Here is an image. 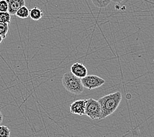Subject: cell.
Instances as JSON below:
<instances>
[{
    "mask_svg": "<svg viewBox=\"0 0 154 137\" xmlns=\"http://www.w3.org/2000/svg\"><path fill=\"white\" fill-rule=\"evenodd\" d=\"M11 131L7 126L0 125V137H10Z\"/></svg>",
    "mask_w": 154,
    "mask_h": 137,
    "instance_id": "cell-13",
    "label": "cell"
},
{
    "mask_svg": "<svg viewBox=\"0 0 154 137\" xmlns=\"http://www.w3.org/2000/svg\"><path fill=\"white\" fill-rule=\"evenodd\" d=\"M62 84L68 92L75 95L82 94L85 89L81 79L75 76L71 71L66 72L63 76Z\"/></svg>",
    "mask_w": 154,
    "mask_h": 137,
    "instance_id": "cell-2",
    "label": "cell"
},
{
    "mask_svg": "<svg viewBox=\"0 0 154 137\" xmlns=\"http://www.w3.org/2000/svg\"><path fill=\"white\" fill-rule=\"evenodd\" d=\"M85 115L91 119H100L101 115V107L98 100L93 98L87 99L86 101Z\"/></svg>",
    "mask_w": 154,
    "mask_h": 137,
    "instance_id": "cell-3",
    "label": "cell"
},
{
    "mask_svg": "<svg viewBox=\"0 0 154 137\" xmlns=\"http://www.w3.org/2000/svg\"><path fill=\"white\" fill-rule=\"evenodd\" d=\"M9 31V24L0 23V36L4 39L6 38Z\"/></svg>",
    "mask_w": 154,
    "mask_h": 137,
    "instance_id": "cell-12",
    "label": "cell"
},
{
    "mask_svg": "<svg viewBox=\"0 0 154 137\" xmlns=\"http://www.w3.org/2000/svg\"><path fill=\"white\" fill-rule=\"evenodd\" d=\"M86 100H75L70 105V111L72 114L80 116L85 115V107Z\"/></svg>",
    "mask_w": 154,
    "mask_h": 137,
    "instance_id": "cell-5",
    "label": "cell"
},
{
    "mask_svg": "<svg viewBox=\"0 0 154 137\" xmlns=\"http://www.w3.org/2000/svg\"><path fill=\"white\" fill-rule=\"evenodd\" d=\"M71 72L80 79H82L88 75V70L82 63L76 62L74 63L71 67Z\"/></svg>",
    "mask_w": 154,
    "mask_h": 137,
    "instance_id": "cell-6",
    "label": "cell"
},
{
    "mask_svg": "<svg viewBox=\"0 0 154 137\" xmlns=\"http://www.w3.org/2000/svg\"><path fill=\"white\" fill-rule=\"evenodd\" d=\"M29 9L25 5L19 8L15 13V15L20 19H26L29 17Z\"/></svg>",
    "mask_w": 154,
    "mask_h": 137,
    "instance_id": "cell-9",
    "label": "cell"
},
{
    "mask_svg": "<svg viewBox=\"0 0 154 137\" xmlns=\"http://www.w3.org/2000/svg\"><path fill=\"white\" fill-rule=\"evenodd\" d=\"M3 119V115L2 114V112L1 110H0V125L2 123Z\"/></svg>",
    "mask_w": 154,
    "mask_h": 137,
    "instance_id": "cell-15",
    "label": "cell"
},
{
    "mask_svg": "<svg viewBox=\"0 0 154 137\" xmlns=\"http://www.w3.org/2000/svg\"><path fill=\"white\" fill-rule=\"evenodd\" d=\"M29 17L34 20H39L43 17V12L39 8H34L29 11Z\"/></svg>",
    "mask_w": 154,
    "mask_h": 137,
    "instance_id": "cell-8",
    "label": "cell"
},
{
    "mask_svg": "<svg viewBox=\"0 0 154 137\" xmlns=\"http://www.w3.org/2000/svg\"><path fill=\"white\" fill-rule=\"evenodd\" d=\"M82 83L84 88L88 90H94L97 89L105 84L106 80L101 77L94 75H86L85 77L81 79Z\"/></svg>",
    "mask_w": 154,
    "mask_h": 137,
    "instance_id": "cell-4",
    "label": "cell"
},
{
    "mask_svg": "<svg viewBox=\"0 0 154 137\" xmlns=\"http://www.w3.org/2000/svg\"><path fill=\"white\" fill-rule=\"evenodd\" d=\"M3 39V38H2V36H0V44L2 43V42Z\"/></svg>",
    "mask_w": 154,
    "mask_h": 137,
    "instance_id": "cell-17",
    "label": "cell"
},
{
    "mask_svg": "<svg viewBox=\"0 0 154 137\" xmlns=\"http://www.w3.org/2000/svg\"><path fill=\"white\" fill-rule=\"evenodd\" d=\"M8 4L6 0H0V12H8Z\"/></svg>",
    "mask_w": 154,
    "mask_h": 137,
    "instance_id": "cell-14",
    "label": "cell"
},
{
    "mask_svg": "<svg viewBox=\"0 0 154 137\" xmlns=\"http://www.w3.org/2000/svg\"><path fill=\"white\" fill-rule=\"evenodd\" d=\"M123 1H124V0H111V2L115 3H120Z\"/></svg>",
    "mask_w": 154,
    "mask_h": 137,
    "instance_id": "cell-16",
    "label": "cell"
},
{
    "mask_svg": "<svg viewBox=\"0 0 154 137\" xmlns=\"http://www.w3.org/2000/svg\"><path fill=\"white\" fill-rule=\"evenodd\" d=\"M92 3L98 8H105L109 5L111 0H91Z\"/></svg>",
    "mask_w": 154,
    "mask_h": 137,
    "instance_id": "cell-10",
    "label": "cell"
},
{
    "mask_svg": "<svg viewBox=\"0 0 154 137\" xmlns=\"http://www.w3.org/2000/svg\"><path fill=\"white\" fill-rule=\"evenodd\" d=\"M8 4V12L11 15H15L19 8L25 5L24 0H6Z\"/></svg>",
    "mask_w": 154,
    "mask_h": 137,
    "instance_id": "cell-7",
    "label": "cell"
},
{
    "mask_svg": "<svg viewBox=\"0 0 154 137\" xmlns=\"http://www.w3.org/2000/svg\"><path fill=\"white\" fill-rule=\"evenodd\" d=\"M11 22V15L9 12H0V23L9 24Z\"/></svg>",
    "mask_w": 154,
    "mask_h": 137,
    "instance_id": "cell-11",
    "label": "cell"
},
{
    "mask_svg": "<svg viewBox=\"0 0 154 137\" xmlns=\"http://www.w3.org/2000/svg\"><path fill=\"white\" fill-rule=\"evenodd\" d=\"M122 100V94L119 91L101 97L98 100L101 107L100 119L109 116L116 111Z\"/></svg>",
    "mask_w": 154,
    "mask_h": 137,
    "instance_id": "cell-1",
    "label": "cell"
}]
</instances>
